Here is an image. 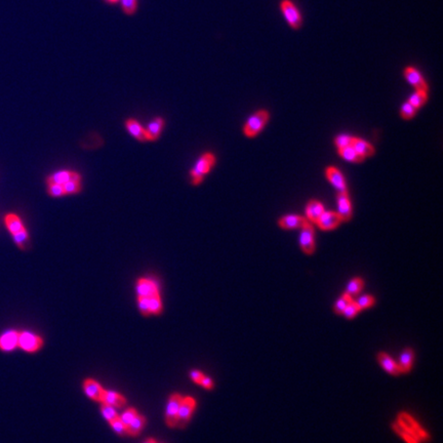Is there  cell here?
<instances>
[{
  "mask_svg": "<svg viewBox=\"0 0 443 443\" xmlns=\"http://www.w3.org/2000/svg\"><path fill=\"white\" fill-rule=\"evenodd\" d=\"M5 222L17 245L22 249H26L29 245V234L20 216L15 213H9L6 215Z\"/></svg>",
  "mask_w": 443,
  "mask_h": 443,
  "instance_id": "cell-1",
  "label": "cell"
},
{
  "mask_svg": "<svg viewBox=\"0 0 443 443\" xmlns=\"http://www.w3.org/2000/svg\"><path fill=\"white\" fill-rule=\"evenodd\" d=\"M280 12L287 23V25L292 30H299L303 26V16L298 6L292 0H281L280 2Z\"/></svg>",
  "mask_w": 443,
  "mask_h": 443,
  "instance_id": "cell-2",
  "label": "cell"
},
{
  "mask_svg": "<svg viewBox=\"0 0 443 443\" xmlns=\"http://www.w3.org/2000/svg\"><path fill=\"white\" fill-rule=\"evenodd\" d=\"M215 162V157L211 153H204L196 161L195 165L190 171V178L193 185H199L204 176L209 172Z\"/></svg>",
  "mask_w": 443,
  "mask_h": 443,
  "instance_id": "cell-3",
  "label": "cell"
},
{
  "mask_svg": "<svg viewBox=\"0 0 443 443\" xmlns=\"http://www.w3.org/2000/svg\"><path fill=\"white\" fill-rule=\"evenodd\" d=\"M43 346V340L40 336L34 334L32 331L24 330L19 332V344L18 348L27 353L38 352Z\"/></svg>",
  "mask_w": 443,
  "mask_h": 443,
  "instance_id": "cell-4",
  "label": "cell"
},
{
  "mask_svg": "<svg viewBox=\"0 0 443 443\" xmlns=\"http://www.w3.org/2000/svg\"><path fill=\"white\" fill-rule=\"evenodd\" d=\"M268 119H269V114H268L267 111L262 110V111H258V112L254 113L252 116H250L248 118V120L244 124L243 131H244L245 136H247L249 138L256 136L263 129V127L267 123Z\"/></svg>",
  "mask_w": 443,
  "mask_h": 443,
  "instance_id": "cell-5",
  "label": "cell"
},
{
  "mask_svg": "<svg viewBox=\"0 0 443 443\" xmlns=\"http://www.w3.org/2000/svg\"><path fill=\"white\" fill-rule=\"evenodd\" d=\"M195 408H196V401L193 397H190V396L183 397L180 410H179V414H178L176 427L184 428L189 423V421H190V419L195 411Z\"/></svg>",
  "mask_w": 443,
  "mask_h": 443,
  "instance_id": "cell-6",
  "label": "cell"
},
{
  "mask_svg": "<svg viewBox=\"0 0 443 443\" xmlns=\"http://www.w3.org/2000/svg\"><path fill=\"white\" fill-rule=\"evenodd\" d=\"M397 423L401 425L405 430H408L409 432L414 434L420 441H426L429 439L428 433L423 428H421V426L409 414L406 413L399 414Z\"/></svg>",
  "mask_w": 443,
  "mask_h": 443,
  "instance_id": "cell-7",
  "label": "cell"
},
{
  "mask_svg": "<svg viewBox=\"0 0 443 443\" xmlns=\"http://www.w3.org/2000/svg\"><path fill=\"white\" fill-rule=\"evenodd\" d=\"M183 400V396H181L178 393L171 394L168 398L167 405H166V412H165V422L166 425L170 428L176 427V419L180 406Z\"/></svg>",
  "mask_w": 443,
  "mask_h": 443,
  "instance_id": "cell-8",
  "label": "cell"
},
{
  "mask_svg": "<svg viewBox=\"0 0 443 443\" xmlns=\"http://www.w3.org/2000/svg\"><path fill=\"white\" fill-rule=\"evenodd\" d=\"M301 229H302V231L300 234V246L305 253L312 254L315 250L314 229H313L310 222H308V220Z\"/></svg>",
  "mask_w": 443,
  "mask_h": 443,
  "instance_id": "cell-9",
  "label": "cell"
},
{
  "mask_svg": "<svg viewBox=\"0 0 443 443\" xmlns=\"http://www.w3.org/2000/svg\"><path fill=\"white\" fill-rule=\"evenodd\" d=\"M403 75L405 79L408 80V82L412 84L417 91H425V92L428 91V85L426 83L425 78L423 77L421 72L415 67L412 66L406 67L403 71Z\"/></svg>",
  "mask_w": 443,
  "mask_h": 443,
  "instance_id": "cell-10",
  "label": "cell"
},
{
  "mask_svg": "<svg viewBox=\"0 0 443 443\" xmlns=\"http://www.w3.org/2000/svg\"><path fill=\"white\" fill-rule=\"evenodd\" d=\"M19 332L16 329H9L0 335V351L13 352L18 348Z\"/></svg>",
  "mask_w": 443,
  "mask_h": 443,
  "instance_id": "cell-11",
  "label": "cell"
},
{
  "mask_svg": "<svg viewBox=\"0 0 443 443\" xmlns=\"http://www.w3.org/2000/svg\"><path fill=\"white\" fill-rule=\"evenodd\" d=\"M341 222L343 220L341 216L338 214V212L324 210V212L320 215V217L316 222V224L322 230H331L339 226L341 224Z\"/></svg>",
  "mask_w": 443,
  "mask_h": 443,
  "instance_id": "cell-12",
  "label": "cell"
},
{
  "mask_svg": "<svg viewBox=\"0 0 443 443\" xmlns=\"http://www.w3.org/2000/svg\"><path fill=\"white\" fill-rule=\"evenodd\" d=\"M159 291L157 283L149 278H140L137 282L138 297H150L151 294Z\"/></svg>",
  "mask_w": 443,
  "mask_h": 443,
  "instance_id": "cell-13",
  "label": "cell"
},
{
  "mask_svg": "<svg viewBox=\"0 0 443 443\" xmlns=\"http://www.w3.org/2000/svg\"><path fill=\"white\" fill-rule=\"evenodd\" d=\"M326 176L329 180V182L331 183L332 186H334L338 190V193L347 191L345 179H344L342 172L338 168H336L334 166L328 167L326 169Z\"/></svg>",
  "mask_w": 443,
  "mask_h": 443,
  "instance_id": "cell-14",
  "label": "cell"
},
{
  "mask_svg": "<svg viewBox=\"0 0 443 443\" xmlns=\"http://www.w3.org/2000/svg\"><path fill=\"white\" fill-rule=\"evenodd\" d=\"M307 223V219L301 215L287 214L279 219V226L286 230L302 228Z\"/></svg>",
  "mask_w": 443,
  "mask_h": 443,
  "instance_id": "cell-15",
  "label": "cell"
},
{
  "mask_svg": "<svg viewBox=\"0 0 443 443\" xmlns=\"http://www.w3.org/2000/svg\"><path fill=\"white\" fill-rule=\"evenodd\" d=\"M338 214L342 220H349L352 216V207L347 191L338 193Z\"/></svg>",
  "mask_w": 443,
  "mask_h": 443,
  "instance_id": "cell-16",
  "label": "cell"
},
{
  "mask_svg": "<svg viewBox=\"0 0 443 443\" xmlns=\"http://www.w3.org/2000/svg\"><path fill=\"white\" fill-rule=\"evenodd\" d=\"M71 180H81V175L75 171L60 170V171H57V172L51 174L48 178L47 183L48 184L64 185L65 183H67L68 181H71Z\"/></svg>",
  "mask_w": 443,
  "mask_h": 443,
  "instance_id": "cell-17",
  "label": "cell"
},
{
  "mask_svg": "<svg viewBox=\"0 0 443 443\" xmlns=\"http://www.w3.org/2000/svg\"><path fill=\"white\" fill-rule=\"evenodd\" d=\"M83 390L85 392V394L92 398L95 401L101 402L102 401V397H103V393H104V389L102 388V386L95 380L93 379H87L83 382Z\"/></svg>",
  "mask_w": 443,
  "mask_h": 443,
  "instance_id": "cell-18",
  "label": "cell"
},
{
  "mask_svg": "<svg viewBox=\"0 0 443 443\" xmlns=\"http://www.w3.org/2000/svg\"><path fill=\"white\" fill-rule=\"evenodd\" d=\"M164 126V120L161 117H156L149 122L145 128L147 141H155L161 135V131Z\"/></svg>",
  "mask_w": 443,
  "mask_h": 443,
  "instance_id": "cell-19",
  "label": "cell"
},
{
  "mask_svg": "<svg viewBox=\"0 0 443 443\" xmlns=\"http://www.w3.org/2000/svg\"><path fill=\"white\" fill-rule=\"evenodd\" d=\"M101 402L113 406V408H122L126 403V399L117 392L104 390Z\"/></svg>",
  "mask_w": 443,
  "mask_h": 443,
  "instance_id": "cell-20",
  "label": "cell"
},
{
  "mask_svg": "<svg viewBox=\"0 0 443 443\" xmlns=\"http://www.w3.org/2000/svg\"><path fill=\"white\" fill-rule=\"evenodd\" d=\"M125 127H126L127 131L138 141H141V142L147 141L145 128L136 119H131V118L127 119L125 121Z\"/></svg>",
  "mask_w": 443,
  "mask_h": 443,
  "instance_id": "cell-21",
  "label": "cell"
},
{
  "mask_svg": "<svg viewBox=\"0 0 443 443\" xmlns=\"http://www.w3.org/2000/svg\"><path fill=\"white\" fill-rule=\"evenodd\" d=\"M379 361L381 363V365L384 367V369L386 372H388L389 374L393 375V376H397L400 374L399 371V366L398 364L385 352H381L378 355Z\"/></svg>",
  "mask_w": 443,
  "mask_h": 443,
  "instance_id": "cell-22",
  "label": "cell"
},
{
  "mask_svg": "<svg viewBox=\"0 0 443 443\" xmlns=\"http://www.w3.org/2000/svg\"><path fill=\"white\" fill-rule=\"evenodd\" d=\"M324 212V207L321 202L317 200H311L308 202L306 207V213L308 218L312 223H316L320 215Z\"/></svg>",
  "mask_w": 443,
  "mask_h": 443,
  "instance_id": "cell-23",
  "label": "cell"
},
{
  "mask_svg": "<svg viewBox=\"0 0 443 443\" xmlns=\"http://www.w3.org/2000/svg\"><path fill=\"white\" fill-rule=\"evenodd\" d=\"M352 146L354 147V149H355L360 155H362L364 158H365V157H368V156H373V155L375 154V149H374V147H373L371 144H369V143L365 142L364 140H361V139H355V138H354L353 143H352Z\"/></svg>",
  "mask_w": 443,
  "mask_h": 443,
  "instance_id": "cell-24",
  "label": "cell"
},
{
  "mask_svg": "<svg viewBox=\"0 0 443 443\" xmlns=\"http://www.w3.org/2000/svg\"><path fill=\"white\" fill-rule=\"evenodd\" d=\"M339 153L340 155L347 161L350 162H361L364 160V157L362 155H360L355 149L354 147L351 146H347V147H343V148H339Z\"/></svg>",
  "mask_w": 443,
  "mask_h": 443,
  "instance_id": "cell-25",
  "label": "cell"
},
{
  "mask_svg": "<svg viewBox=\"0 0 443 443\" xmlns=\"http://www.w3.org/2000/svg\"><path fill=\"white\" fill-rule=\"evenodd\" d=\"M413 360H414V351L411 348L405 349L400 356V364L398 365L400 373H409L412 368Z\"/></svg>",
  "mask_w": 443,
  "mask_h": 443,
  "instance_id": "cell-26",
  "label": "cell"
},
{
  "mask_svg": "<svg viewBox=\"0 0 443 443\" xmlns=\"http://www.w3.org/2000/svg\"><path fill=\"white\" fill-rule=\"evenodd\" d=\"M146 425V419L144 416L137 415L135 419L130 422V424L127 426V433L129 436H137L139 435L142 430L144 429Z\"/></svg>",
  "mask_w": 443,
  "mask_h": 443,
  "instance_id": "cell-27",
  "label": "cell"
},
{
  "mask_svg": "<svg viewBox=\"0 0 443 443\" xmlns=\"http://www.w3.org/2000/svg\"><path fill=\"white\" fill-rule=\"evenodd\" d=\"M147 298H148V302H149L150 313L154 314V315H159L162 312V302H161L159 291L151 294L150 297H147Z\"/></svg>",
  "mask_w": 443,
  "mask_h": 443,
  "instance_id": "cell-28",
  "label": "cell"
},
{
  "mask_svg": "<svg viewBox=\"0 0 443 443\" xmlns=\"http://www.w3.org/2000/svg\"><path fill=\"white\" fill-rule=\"evenodd\" d=\"M393 429L396 431L397 434H399L406 442L408 443H420L421 441L411 432H409L408 430H405L401 425H399L398 423H394L393 424Z\"/></svg>",
  "mask_w": 443,
  "mask_h": 443,
  "instance_id": "cell-29",
  "label": "cell"
},
{
  "mask_svg": "<svg viewBox=\"0 0 443 443\" xmlns=\"http://www.w3.org/2000/svg\"><path fill=\"white\" fill-rule=\"evenodd\" d=\"M80 181L81 180H71V181H68L67 183H65L64 185H62L64 190H65V194L66 195H73V194H77L78 192H80V190H81Z\"/></svg>",
  "mask_w": 443,
  "mask_h": 443,
  "instance_id": "cell-30",
  "label": "cell"
},
{
  "mask_svg": "<svg viewBox=\"0 0 443 443\" xmlns=\"http://www.w3.org/2000/svg\"><path fill=\"white\" fill-rule=\"evenodd\" d=\"M427 101V92L425 91H417L410 97L409 102L416 107L417 109L420 108L421 106H423L425 104V102Z\"/></svg>",
  "mask_w": 443,
  "mask_h": 443,
  "instance_id": "cell-31",
  "label": "cell"
},
{
  "mask_svg": "<svg viewBox=\"0 0 443 443\" xmlns=\"http://www.w3.org/2000/svg\"><path fill=\"white\" fill-rule=\"evenodd\" d=\"M101 412H102L103 417H104L109 423L113 422L114 420H116V419L119 418L118 415H117V413H116V411H115V409L113 408V406L108 405V404H105V403L102 404Z\"/></svg>",
  "mask_w": 443,
  "mask_h": 443,
  "instance_id": "cell-32",
  "label": "cell"
},
{
  "mask_svg": "<svg viewBox=\"0 0 443 443\" xmlns=\"http://www.w3.org/2000/svg\"><path fill=\"white\" fill-rule=\"evenodd\" d=\"M353 301V299H352V297L350 294H348L347 292L346 293H344L342 297H341V299L336 303V305H335V311H336V313H338V314H343V312H344V310L346 309V307L351 303Z\"/></svg>",
  "mask_w": 443,
  "mask_h": 443,
  "instance_id": "cell-33",
  "label": "cell"
},
{
  "mask_svg": "<svg viewBox=\"0 0 443 443\" xmlns=\"http://www.w3.org/2000/svg\"><path fill=\"white\" fill-rule=\"evenodd\" d=\"M362 287H363V280L361 278H354L348 284L347 293L350 294L351 297L352 295H357L362 289Z\"/></svg>",
  "mask_w": 443,
  "mask_h": 443,
  "instance_id": "cell-34",
  "label": "cell"
},
{
  "mask_svg": "<svg viewBox=\"0 0 443 443\" xmlns=\"http://www.w3.org/2000/svg\"><path fill=\"white\" fill-rule=\"evenodd\" d=\"M416 112H417V108L414 107V106L408 101V102L404 103V104L402 105V107H401V111H400V114H401V117L404 118V119H411V118H413V117L415 116Z\"/></svg>",
  "mask_w": 443,
  "mask_h": 443,
  "instance_id": "cell-35",
  "label": "cell"
},
{
  "mask_svg": "<svg viewBox=\"0 0 443 443\" xmlns=\"http://www.w3.org/2000/svg\"><path fill=\"white\" fill-rule=\"evenodd\" d=\"M124 14L127 16H132L138 9L137 0H119Z\"/></svg>",
  "mask_w": 443,
  "mask_h": 443,
  "instance_id": "cell-36",
  "label": "cell"
},
{
  "mask_svg": "<svg viewBox=\"0 0 443 443\" xmlns=\"http://www.w3.org/2000/svg\"><path fill=\"white\" fill-rule=\"evenodd\" d=\"M48 192L52 197H61L66 195L63 186L59 184H48Z\"/></svg>",
  "mask_w": 443,
  "mask_h": 443,
  "instance_id": "cell-37",
  "label": "cell"
},
{
  "mask_svg": "<svg viewBox=\"0 0 443 443\" xmlns=\"http://www.w3.org/2000/svg\"><path fill=\"white\" fill-rule=\"evenodd\" d=\"M111 427L114 430L115 433H117L119 436H126L128 435L127 433V427L120 421V419H116L113 422L110 423Z\"/></svg>",
  "mask_w": 443,
  "mask_h": 443,
  "instance_id": "cell-38",
  "label": "cell"
},
{
  "mask_svg": "<svg viewBox=\"0 0 443 443\" xmlns=\"http://www.w3.org/2000/svg\"><path fill=\"white\" fill-rule=\"evenodd\" d=\"M356 303H357L358 307L360 308V310H363V309L372 307L375 304V299H374V297H372V295L365 294V295H363V297H361L358 300V302H356Z\"/></svg>",
  "mask_w": 443,
  "mask_h": 443,
  "instance_id": "cell-39",
  "label": "cell"
},
{
  "mask_svg": "<svg viewBox=\"0 0 443 443\" xmlns=\"http://www.w3.org/2000/svg\"><path fill=\"white\" fill-rule=\"evenodd\" d=\"M138 305H139L140 312L144 316H149L151 314L150 308H149V302H148L147 297H138Z\"/></svg>",
  "mask_w": 443,
  "mask_h": 443,
  "instance_id": "cell-40",
  "label": "cell"
},
{
  "mask_svg": "<svg viewBox=\"0 0 443 443\" xmlns=\"http://www.w3.org/2000/svg\"><path fill=\"white\" fill-rule=\"evenodd\" d=\"M360 311H361V310H360V308L358 307L357 303L354 302V301H352V302L346 307V309L344 310L343 314L346 316V318L351 319V318L355 317L356 314H357L358 312H360Z\"/></svg>",
  "mask_w": 443,
  "mask_h": 443,
  "instance_id": "cell-41",
  "label": "cell"
},
{
  "mask_svg": "<svg viewBox=\"0 0 443 443\" xmlns=\"http://www.w3.org/2000/svg\"><path fill=\"white\" fill-rule=\"evenodd\" d=\"M138 415V413H137V411L135 410V409H132V408H130V409H127L122 415H121V417H119V419H120V421L127 427L129 424H130V422L135 419V417Z\"/></svg>",
  "mask_w": 443,
  "mask_h": 443,
  "instance_id": "cell-42",
  "label": "cell"
},
{
  "mask_svg": "<svg viewBox=\"0 0 443 443\" xmlns=\"http://www.w3.org/2000/svg\"><path fill=\"white\" fill-rule=\"evenodd\" d=\"M353 140H354V138H352L348 135H340L339 137L336 138V145L338 146V148L351 146L353 143Z\"/></svg>",
  "mask_w": 443,
  "mask_h": 443,
  "instance_id": "cell-43",
  "label": "cell"
},
{
  "mask_svg": "<svg viewBox=\"0 0 443 443\" xmlns=\"http://www.w3.org/2000/svg\"><path fill=\"white\" fill-rule=\"evenodd\" d=\"M199 385H201L203 388H205L207 390H211L214 387V384H213L212 380L209 377H207V376H203V378L201 379Z\"/></svg>",
  "mask_w": 443,
  "mask_h": 443,
  "instance_id": "cell-44",
  "label": "cell"
},
{
  "mask_svg": "<svg viewBox=\"0 0 443 443\" xmlns=\"http://www.w3.org/2000/svg\"><path fill=\"white\" fill-rule=\"evenodd\" d=\"M203 374L200 372V371H197V369H193V371H191L190 372V378H191V380L194 382V383H196V384H199L200 383V381H201V379L203 378Z\"/></svg>",
  "mask_w": 443,
  "mask_h": 443,
  "instance_id": "cell-45",
  "label": "cell"
},
{
  "mask_svg": "<svg viewBox=\"0 0 443 443\" xmlns=\"http://www.w3.org/2000/svg\"><path fill=\"white\" fill-rule=\"evenodd\" d=\"M144 443H157V442L153 438H148V439L145 440Z\"/></svg>",
  "mask_w": 443,
  "mask_h": 443,
  "instance_id": "cell-46",
  "label": "cell"
}]
</instances>
